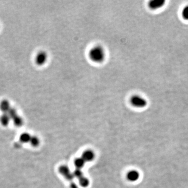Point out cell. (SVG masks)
Instances as JSON below:
<instances>
[{
  "mask_svg": "<svg viewBox=\"0 0 188 188\" xmlns=\"http://www.w3.org/2000/svg\"><path fill=\"white\" fill-rule=\"evenodd\" d=\"M106 52L101 45H95L89 52V57L95 63H101L105 60Z\"/></svg>",
  "mask_w": 188,
  "mask_h": 188,
  "instance_id": "obj_1",
  "label": "cell"
},
{
  "mask_svg": "<svg viewBox=\"0 0 188 188\" xmlns=\"http://www.w3.org/2000/svg\"><path fill=\"white\" fill-rule=\"evenodd\" d=\"M131 104L138 108H143L147 105V101L145 98L138 95H134L130 98Z\"/></svg>",
  "mask_w": 188,
  "mask_h": 188,
  "instance_id": "obj_2",
  "label": "cell"
},
{
  "mask_svg": "<svg viewBox=\"0 0 188 188\" xmlns=\"http://www.w3.org/2000/svg\"><path fill=\"white\" fill-rule=\"evenodd\" d=\"M59 172L60 174L68 181H72L74 179L73 172L70 170L68 166L63 165L59 167Z\"/></svg>",
  "mask_w": 188,
  "mask_h": 188,
  "instance_id": "obj_3",
  "label": "cell"
},
{
  "mask_svg": "<svg viewBox=\"0 0 188 188\" xmlns=\"http://www.w3.org/2000/svg\"><path fill=\"white\" fill-rule=\"evenodd\" d=\"M48 59L47 53L44 51L39 52L35 57V62L39 66H41L46 63Z\"/></svg>",
  "mask_w": 188,
  "mask_h": 188,
  "instance_id": "obj_4",
  "label": "cell"
},
{
  "mask_svg": "<svg viewBox=\"0 0 188 188\" xmlns=\"http://www.w3.org/2000/svg\"><path fill=\"white\" fill-rule=\"evenodd\" d=\"M165 0H151L148 3V7L153 10H156L163 7L165 5Z\"/></svg>",
  "mask_w": 188,
  "mask_h": 188,
  "instance_id": "obj_5",
  "label": "cell"
},
{
  "mask_svg": "<svg viewBox=\"0 0 188 188\" xmlns=\"http://www.w3.org/2000/svg\"><path fill=\"white\" fill-rule=\"evenodd\" d=\"M126 177L128 181L134 182L139 179V177H140V174L139 172V171L132 169L127 172Z\"/></svg>",
  "mask_w": 188,
  "mask_h": 188,
  "instance_id": "obj_6",
  "label": "cell"
},
{
  "mask_svg": "<svg viewBox=\"0 0 188 188\" xmlns=\"http://www.w3.org/2000/svg\"><path fill=\"white\" fill-rule=\"evenodd\" d=\"M81 157L85 163L92 162L95 158V153L92 150H86L83 152Z\"/></svg>",
  "mask_w": 188,
  "mask_h": 188,
  "instance_id": "obj_7",
  "label": "cell"
},
{
  "mask_svg": "<svg viewBox=\"0 0 188 188\" xmlns=\"http://www.w3.org/2000/svg\"><path fill=\"white\" fill-rule=\"evenodd\" d=\"M11 107L10 101L6 99H4L0 103V110L3 113H7Z\"/></svg>",
  "mask_w": 188,
  "mask_h": 188,
  "instance_id": "obj_8",
  "label": "cell"
},
{
  "mask_svg": "<svg viewBox=\"0 0 188 188\" xmlns=\"http://www.w3.org/2000/svg\"><path fill=\"white\" fill-rule=\"evenodd\" d=\"M11 121V119L7 113H3L0 117V123L4 127H7Z\"/></svg>",
  "mask_w": 188,
  "mask_h": 188,
  "instance_id": "obj_9",
  "label": "cell"
},
{
  "mask_svg": "<svg viewBox=\"0 0 188 188\" xmlns=\"http://www.w3.org/2000/svg\"><path fill=\"white\" fill-rule=\"evenodd\" d=\"M31 138V135L29 133L27 132L23 133L19 136V142L22 144L29 143Z\"/></svg>",
  "mask_w": 188,
  "mask_h": 188,
  "instance_id": "obj_10",
  "label": "cell"
},
{
  "mask_svg": "<svg viewBox=\"0 0 188 188\" xmlns=\"http://www.w3.org/2000/svg\"><path fill=\"white\" fill-rule=\"evenodd\" d=\"M74 164L76 167V168L77 169H82V168L84 167V166L85 165L86 163L83 159H82V157H78L76 159H75Z\"/></svg>",
  "mask_w": 188,
  "mask_h": 188,
  "instance_id": "obj_11",
  "label": "cell"
},
{
  "mask_svg": "<svg viewBox=\"0 0 188 188\" xmlns=\"http://www.w3.org/2000/svg\"><path fill=\"white\" fill-rule=\"evenodd\" d=\"M78 180V183L80 186L83 188H87L90 184V181L88 178L84 176Z\"/></svg>",
  "mask_w": 188,
  "mask_h": 188,
  "instance_id": "obj_12",
  "label": "cell"
},
{
  "mask_svg": "<svg viewBox=\"0 0 188 188\" xmlns=\"http://www.w3.org/2000/svg\"><path fill=\"white\" fill-rule=\"evenodd\" d=\"M12 120H13L14 125L17 127H21L24 124V120H23V118L18 115L14 118Z\"/></svg>",
  "mask_w": 188,
  "mask_h": 188,
  "instance_id": "obj_13",
  "label": "cell"
},
{
  "mask_svg": "<svg viewBox=\"0 0 188 188\" xmlns=\"http://www.w3.org/2000/svg\"><path fill=\"white\" fill-rule=\"evenodd\" d=\"M29 143L31 144V146L33 147H38L40 144V139L37 136L31 135Z\"/></svg>",
  "mask_w": 188,
  "mask_h": 188,
  "instance_id": "obj_14",
  "label": "cell"
},
{
  "mask_svg": "<svg viewBox=\"0 0 188 188\" xmlns=\"http://www.w3.org/2000/svg\"><path fill=\"white\" fill-rule=\"evenodd\" d=\"M73 174L74 177L78 179L84 176L83 172L82 171V169H77V168L73 171Z\"/></svg>",
  "mask_w": 188,
  "mask_h": 188,
  "instance_id": "obj_15",
  "label": "cell"
},
{
  "mask_svg": "<svg viewBox=\"0 0 188 188\" xmlns=\"http://www.w3.org/2000/svg\"><path fill=\"white\" fill-rule=\"evenodd\" d=\"M181 16L183 19L188 21V5L183 8L181 11Z\"/></svg>",
  "mask_w": 188,
  "mask_h": 188,
  "instance_id": "obj_16",
  "label": "cell"
},
{
  "mask_svg": "<svg viewBox=\"0 0 188 188\" xmlns=\"http://www.w3.org/2000/svg\"><path fill=\"white\" fill-rule=\"evenodd\" d=\"M7 113L11 119V120H12L15 117H16L18 115V112L16 111V110L15 108H13V107H11Z\"/></svg>",
  "mask_w": 188,
  "mask_h": 188,
  "instance_id": "obj_17",
  "label": "cell"
},
{
  "mask_svg": "<svg viewBox=\"0 0 188 188\" xmlns=\"http://www.w3.org/2000/svg\"><path fill=\"white\" fill-rule=\"evenodd\" d=\"M70 188H80L79 186L74 182H71L70 184Z\"/></svg>",
  "mask_w": 188,
  "mask_h": 188,
  "instance_id": "obj_18",
  "label": "cell"
},
{
  "mask_svg": "<svg viewBox=\"0 0 188 188\" xmlns=\"http://www.w3.org/2000/svg\"><path fill=\"white\" fill-rule=\"evenodd\" d=\"M21 144H22V143L19 142H17V143H16L15 146L16 147H20V146H21Z\"/></svg>",
  "mask_w": 188,
  "mask_h": 188,
  "instance_id": "obj_19",
  "label": "cell"
}]
</instances>
